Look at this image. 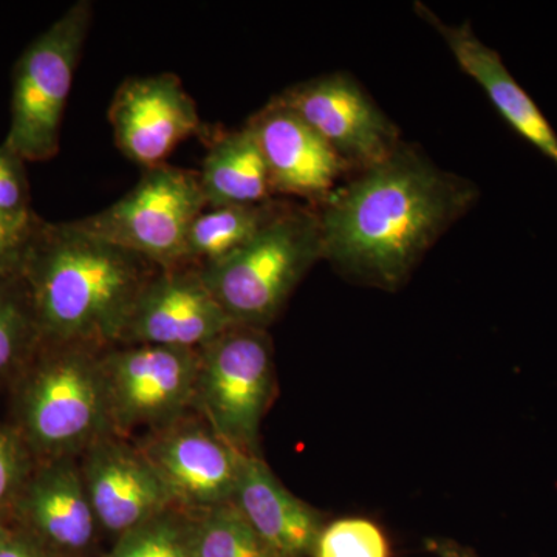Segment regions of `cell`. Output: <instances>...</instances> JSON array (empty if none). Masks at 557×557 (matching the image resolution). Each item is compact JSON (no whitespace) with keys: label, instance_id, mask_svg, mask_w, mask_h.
<instances>
[{"label":"cell","instance_id":"cell-1","mask_svg":"<svg viewBox=\"0 0 557 557\" xmlns=\"http://www.w3.org/2000/svg\"><path fill=\"white\" fill-rule=\"evenodd\" d=\"M479 196L474 182L403 141L314 207L322 260L347 281L395 292Z\"/></svg>","mask_w":557,"mask_h":557},{"label":"cell","instance_id":"cell-2","mask_svg":"<svg viewBox=\"0 0 557 557\" xmlns=\"http://www.w3.org/2000/svg\"><path fill=\"white\" fill-rule=\"evenodd\" d=\"M159 270L75 222L42 220L21 277L42 343L104 350L119 344L135 300Z\"/></svg>","mask_w":557,"mask_h":557},{"label":"cell","instance_id":"cell-3","mask_svg":"<svg viewBox=\"0 0 557 557\" xmlns=\"http://www.w3.org/2000/svg\"><path fill=\"white\" fill-rule=\"evenodd\" d=\"M318 260L317 208L288 201L255 239L200 273L233 324L269 329Z\"/></svg>","mask_w":557,"mask_h":557},{"label":"cell","instance_id":"cell-4","mask_svg":"<svg viewBox=\"0 0 557 557\" xmlns=\"http://www.w3.org/2000/svg\"><path fill=\"white\" fill-rule=\"evenodd\" d=\"M21 398L28 443L50 460L86 453L110 434L100 369L101 350L49 344Z\"/></svg>","mask_w":557,"mask_h":557},{"label":"cell","instance_id":"cell-5","mask_svg":"<svg viewBox=\"0 0 557 557\" xmlns=\"http://www.w3.org/2000/svg\"><path fill=\"white\" fill-rule=\"evenodd\" d=\"M91 20L90 0L73 3L33 40L14 67L3 146L24 161H47L60 150L62 116Z\"/></svg>","mask_w":557,"mask_h":557},{"label":"cell","instance_id":"cell-6","mask_svg":"<svg viewBox=\"0 0 557 557\" xmlns=\"http://www.w3.org/2000/svg\"><path fill=\"white\" fill-rule=\"evenodd\" d=\"M276 392L267 329L233 325L199 348L193 406L209 428L247 456H259L260 424Z\"/></svg>","mask_w":557,"mask_h":557},{"label":"cell","instance_id":"cell-7","mask_svg":"<svg viewBox=\"0 0 557 557\" xmlns=\"http://www.w3.org/2000/svg\"><path fill=\"white\" fill-rule=\"evenodd\" d=\"M205 208L199 171L164 163L145 170L135 188L115 203L73 222L168 270L183 265L190 225Z\"/></svg>","mask_w":557,"mask_h":557},{"label":"cell","instance_id":"cell-8","mask_svg":"<svg viewBox=\"0 0 557 557\" xmlns=\"http://www.w3.org/2000/svg\"><path fill=\"white\" fill-rule=\"evenodd\" d=\"M110 434L159 429L193 406L199 350L163 346H112L100 354Z\"/></svg>","mask_w":557,"mask_h":557},{"label":"cell","instance_id":"cell-9","mask_svg":"<svg viewBox=\"0 0 557 557\" xmlns=\"http://www.w3.org/2000/svg\"><path fill=\"white\" fill-rule=\"evenodd\" d=\"M274 98L317 131L351 175L386 160L403 143L397 124L350 73L302 81Z\"/></svg>","mask_w":557,"mask_h":557},{"label":"cell","instance_id":"cell-10","mask_svg":"<svg viewBox=\"0 0 557 557\" xmlns=\"http://www.w3.org/2000/svg\"><path fill=\"white\" fill-rule=\"evenodd\" d=\"M174 505L201 512L233 500L247 454L215 434L207 421L178 418L156 429L139 448Z\"/></svg>","mask_w":557,"mask_h":557},{"label":"cell","instance_id":"cell-11","mask_svg":"<svg viewBox=\"0 0 557 557\" xmlns=\"http://www.w3.org/2000/svg\"><path fill=\"white\" fill-rule=\"evenodd\" d=\"M233 321L205 284L200 269H160L135 300L116 346H163L199 350Z\"/></svg>","mask_w":557,"mask_h":557},{"label":"cell","instance_id":"cell-12","mask_svg":"<svg viewBox=\"0 0 557 557\" xmlns=\"http://www.w3.org/2000/svg\"><path fill=\"white\" fill-rule=\"evenodd\" d=\"M116 146L145 170L164 164L180 143L201 131L196 101L175 73L132 76L109 108Z\"/></svg>","mask_w":557,"mask_h":557},{"label":"cell","instance_id":"cell-13","mask_svg":"<svg viewBox=\"0 0 557 557\" xmlns=\"http://www.w3.org/2000/svg\"><path fill=\"white\" fill-rule=\"evenodd\" d=\"M247 124L255 132L274 197H298L318 207L351 172L298 113L271 98Z\"/></svg>","mask_w":557,"mask_h":557},{"label":"cell","instance_id":"cell-14","mask_svg":"<svg viewBox=\"0 0 557 557\" xmlns=\"http://www.w3.org/2000/svg\"><path fill=\"white\" fill-rule=\"evenodd\" d=\"M79 468L98 525L119 537L174 507L145 454L115 435H104L86 449Z\"/></svg>","mask_w":557,"mask_h":557},{"label":"cell","instance_id":"cell-15","mask_svg":"<svg viewBox=\"0 0 557 557\" xmlns=\"http://www.w3.org/2000/svg\"><path fill=\"white\" fill-rule=\"evenodd\" d=\"M418 16L442 36L460 69L485 90L498 115L509 127L557 166V134L533 98L509 73L496 50L478 38L469 22L446 24L424 3Z\"/></svg>","mask_w":557,"mask_h":557},{"label":"cell","instance_id":"cell-16","mask_svg":"<svg viewBox=\"0 0 557 557\" xmlns=\"http://www.w3.org/2000/svg\"><path fill=\"white\" fill-rule=\"evenodd\" d=\"M234 507L278 557H307L325 519L282 485L260 456L242 458Z\"/></svg>","mask_w":557,"mask_h":557},{"label":"cell","instance_id":"cell-17","mask_svg":"<svg viewBox=\"0 0 557 557\" xmlns=\"http://www.w3.org/2000/svg\"><path fill=\"white\" fill-rule=\"evenodd\" d=\"M20 509L40 544L67 555L86 552L100 527L72 457L50 460L28 480Z\"/></svg>","mask_w":557,"mask_h":557},{"label":"cell","instance_id":"cell-18","mask_svg":"<svg viewBox=\"0 0 557 557\" xmlns=\"http://www.w3.org/2000/svg\"><path fill=\"white\" fill-rule=\"evenodd\" d=\"M199 178L207 208L276 199L258 138L247 123L212 139Z\"/></svg>","mask_w":557,"mask_h":557},{"label":"cell","instance_id":"cell-19","mask_svg":"<svg viewBox=\"0 0 557 557\" xmlns=\"http://www.w3.org/2000/svg\"><path fill=\"white\" fill-rule=\"evenodd\" d=\"M288 201L276 197L263 203L205 208L190 225L183 265L205 269L230 258L276 219Z\"/></svg>","mask_w":557,"mask_h":557},{"label":"cell","instance_id":"cell-20","mask_svg":"<svg viewBox=\"0 0 557 557\" xmlns=\"http://www.w3.org/2000/svg\"><path fill=\"white\" fill-rule=\"evenodd\" d=\"M197 516L177 505L164 509L121 534L106 557H190Z\"/></svg>","mask_w":557,"mask_h":557},{"label":"cell","instance_id":"cell-21","mask_svg":"<svg viewBox=\"0 0 557 557\" xmlns=\"http://www.w3.org/2000/svg\"><path fill=\"white\" fill-rule=\"evenodd\" d=\"M190 557L278 556L228 502L199 512Z\"/></svg>","mask_w":557,"mask_h":557},{"label":"cell","instance_id":"cell-22","mask_svg":"<svg viewBox=\"0 0 557 557\" xmlns=\"http://www.w3.org/2000/svg\"><path fill=\"white\" fill-rule=\"evenodd\" d=\"M310 556L394 557V552L379 522L364 516H344L324 523Z\"/></svg>","mask_w":557,"mask_h":557},{"label":"cell","instance_id":"cell-23","mask_svg":"<svg viewBox=\"0 0 557 557\" xmlns=\"http://www.w3.org/2000/svg\"><path fill=\"white\" fill-rule=\"evenodd\" d=\"M20 276L0 278V376L27 357L40 341L27 289L20 296L10 287Z\"/></svg>","mask_w":557,"mask_h":557},{"label":"cell","instance_id":"cell-24","mask_svg":"<svg viewBox=\"0 0 557 557\" xmlns=\"http://www.w3.org/2000/svg\"><path fill=\"white\" fill-rule=\"evenodd\" d=\"M40 223L42 219L33 211L25 214L0 211V278L21 276Z\"/></svg>","mask_w":557,"mask_h":557},{"label":"cell","instance_id":"cell-25","mask_svg":"<svg viewBox=\"0 0 557 557\" xmlns=\"http://www.w3.org/2000/svg\"><path fill=\"white\" fill-rule=\"evenodd\" d=\"M24 163L7 146H0V211L10 214L32 212Z\"/></svg>","mask_w":557,"mask_h":557},{"label":"cell","instance_id":"cell-26","mask_svg":"<svg viewBox=\"0 0 557 557\" xmlns=\"http://www.w3.org/2000/svg\"><path fill=\"white\" fill-rule=\"evenodd\" d=\"M25 485V458L20 442L0 428V507Z\"/></svg>","mask_w":557,"mask_h":557},{"label":"cell","instance_id":"cell-27","mask_svg":"<svg viewBox=\"0 0 557 557\" xmlns=\"http://www.w3.org/2000/svg\"><path fill=\"white\" fill-rule=\"evenodd\" d=\"M0 557H53V555L36 537L9 533L0 542Z\"/></svg>","mask_w":557,"mask_h":557},{"label":"cell","instance_id":"cell-28","mask_svg":"<svg viewBox=\"0 0 557 557\" xmlns=\"http://www.w3.org/2000/svg\"><path fill=\"white\" fill-rule=\"evenodd\" d=\"M426 547L438 557H478L471 548L463 547L450 539H429Z\"/></svg>","mask_w":557,"mask_h":557},{"label":"cell","instance_id":"cell-29","mask_svg":"<svg viewBox=\"0 0 557 557\" xmlns=\"http://www.w3.org/2000/svg\"><path fill=\"white\" fill-rule=\"evenodd\" d=\"M7 534H9V531H5V528L2 525V519H0V542L3 541V537H5Z\"/></svg>","mask_w":557,"mask_h":557}]
</instances>
